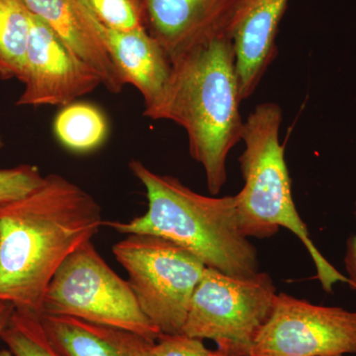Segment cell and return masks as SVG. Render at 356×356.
<instances>
[{
  "mask_svg": "<svg viewBox=\"0 0 356 356\" xmlns=\"http://www.w3.org/2000/svg\"><path fill=\"white\" fill-rule=\"evenodd\" d=\"M2 146V140H1V138H0V147Z\"/></svg>",
  "mask_w": 356,
  "mask_h": 356,
  "instance_id": "cell-23",
  "label": "cell"
},
{
  "mask_svg": "<svg viewBox=\"0 0 356 356\" xmlns=\"http://www.w3.org/2000/svg\"><path fill=\"white\" fill-rule=\"evenodd\" d=\"M129 168L146 188L147 212L128 222L103 225L125 235L165 238L227 275L248 277L259 273L257 248L238 226L235 196L201 195L177 177L154 172L137 159Z\"/></svg>",
  "mask_w": 356,
  "mask_h": 356,
  "instance_id": "cell-3",
  "label": "cell"
},
{
  "mask_svg": "<svg viewBox=\"0 0 356 356\" xmlns=\"http://www.w3.org/2000/svg\"><path fill=\"white\" fill-rule=\"evenodd\" d=\"M356 355V312L276 295L250 356Z\"/></svg>",
  "mask_w": 356,
  "mask_h": 356,
  "instance_id": "cell-8",
  "label": "cell"
},
{
  "mask_svg": "<svg viewBox=\"0 0 356 356\" xmlns=\"http://www.w3.org/2000/svg\"><path fill=\"white\" fill-rule=\"evenodd\" d=\"M102 24L120 31L147 29L140 0H79Z\"/></svg>",
  "mask_w": 356,
  "mask_h": 356,
  "instance_id": "cell-18",
  "label": "cell"
},
{
  "mask_svg": "<svg viewBox=\"0 0 356 356\" xmlns=\"http://www.w3.org/2000/svg\"><path fill=\"white\" fill-rule=\"evenodd\" d=\"M102 225L93 196L57 173L1 206L0 301L39 315L54 274Z\"/></svg>",
  "mask_w": 356,
  "mask_h": 356,
  "instance_id": "cell-1",
  "label": "cell"
},
{
  "mask_svg": "<svg viewBox=\"0 0 356 356\" xmlns=\"http://www.w3.org/2000/svg\"><path fill=\"white\" fill-rule=\"evenodd\" d=\"M145 25L170 60L219 37H232L243 0H140Z\"/></svg>",
  "mask_w": 356,
  "mask_h": 356,
  "instance_id": "cell-10",
  "label": "cell"
},
{
  "mask_svg": "<svg viewBox=\"0 0 356 356\" xmlns=\"http://www.w3.org/2000/svg\"><path fill=\"white\" fill-rule=\"evenodd\" d=\"M19 81L25 88L16 105L34 107L67 106L102 84L100 77L33 14Z\"/></svg>",
  "mask_w": 356,
  "mask_h": 356,
  "instance_id": "cell-9",
  "label": "cell"
},
{
  "mask_svg": "<svg viewBox=\"0 0 356 356\" xmlns=\"http://www.w3.org/2000/svg\"><path fill=\"white\" fill-rule=\"evenodd\" d=\"M281 123L282 110L273 102L257 105L243 122L245 149L238 161L245 185L235 196L238 226L247 238H271L281 227L289 229L311 255L323 289L332 293L334 284H348V280L321 254L296 209Z\"/></svg>",
  "mask_w": 356,
  "mask_h": 356,
  "instance_id": "cell-4",
  "label": "cell"
},
{
  "mask_svg": "<svg viewBox=\"0 0 356 356\" xmlns=\"http://www.w3.org/2000/svg\"><path fill=\"white\" fill-rule=\"evenodd\" d=\"M43 178L36 165H20L0 170V207L34 191Z\"/></svg>",
  "mask_w": 356,
  "mask_h": 356,
  "instance_id": "cell-19",
  "label": "cell"
},
{
  "mask_svg": "<svg viewBox=\"0 0 356 356\" xmlns=\"http://www.w3.org/2000/svg\"><path fill=\"white\" fill-rule=\"evenodd\" d=\"M288 1L243 0L232 29L242 100L254 95L277 57L276 37Z\"/></svg>",
  "mask_w": 356,
  "mask_h": 356,
  "instance_id": "cell-12",
  "label": "cell"
},
{
  "mask_svg": "<svg viewBox=\"0 0 356 356\" xmlns=\"http://www.w3.org/2000/svg\"><path fill=\"white\" fill-rule=\"evenodd\" d=\"M83 7L122 81L125 86H135L143 96L144 116L149 118L165 95L172 76V60L147 29L135 31L112 29L102 24Z\"/></svg>",
  "mask_w": 356,
  "mask_h": 356,
  "instance_id": "cell-11",
  "label": "cell"
},
{
  "mask_svg": "<svg viewBox=\"0 0 356 356\" xmlns=\"http://www.w3.org/2000/svg\"><path fill=\"white\" fill-rule=\"evenodd\" d=\"M172 65L163 102L149 119L184 129L189 153L202 165L208 191L218 195L227 181V158L242 140L245 122L233 40H210L180 54Z\"/></svg>",
  "mask_w": 356,
  "mask_h": 356,
  "instance_id": "cell-2",
  "label": "cell"
},
{
  "mask_svg": "<svg viewBox=\"0 0 356 356\" xmlns=\"http://www.w3.org/2000/svg\"><path fill=\"white\" fill-rule=\"evenodd\" d=\"M40 314L119 327L154 341L161 334L140 309L128 281L106 264L91 240L70 254L54 274Z\"/></svg>",
  "mask_w": 356,
  "mask_h": 356,
  "instance_id": "cell-5",
  "label": "cell"
},
{
  "mask_svg": "<svg viewBox=\"0 0 356 356\" xmlns=\"http://www.w3.org/2000/svg\"><path fill=\"white\" fill-rule=\"evenodd\" d=\"M54 132L70 151L88 153L104 143L108 135V122L95 105L76 102L58 112L54 122Z\"/></svg>",
  "mask_w": 356,
  "mask_h": 356,
  "instance_id": "cell-15",
  "label": "cell"
},
{
  "mask_svg": "<svg viewBox=\"0 0 356 356\" xmlns=\"http://www.w3.org/2000/svg\"><path fill=\"white\" fill-rule=\"evenodd\" d=\"M154 356H225L221 351L210 350L202 339L185 334H161L154 346Z\"/></svg>",
  "mask_w": 356,
  "mask_h": 356,
  "instance_id": "cell-20",
  "label": "cell"
},
{
  "mask_svg": "<svg viewBox=\"0 0 356 356\" xmlns=\"http://www.w3.org/2000/svg\"><path fill=\"white\" fill-rule=\"evenodd\" d=\"M1 341L14 356H62L51 346L34 312L15 309Z\"/></svg>",
  "mask_w": 356,
  "mask_h": 356,
  "instance_id": "cell-17",
  "label": "cell"
},
{
  "mask_svg": "<svg viewBox=\"0 0 356 356\" xmlns=\"http://www.w3.org/2000/svg\"><path fill=\"white\" fill-rule=\"evenodd\" d=\"M355 216L356 219V200L355 204ZM344 266L348 285L356 291V234L350 235L346 241V254H344Z\"/></svg>",
  "mask_w": 356,
  "mask_h": 356,
  "instance_id": "cell-21",
  "label": "cell"
},
{
  "mask_svg": "<svg viewBox=\"0 0 356 356\" xmlns=\"http://www.w3.org/2000/svg\"><path fill=\"white\" fill-rule=\"evenodd\" d=\"M32 13L23 0H0V77L19 79L31 32Z\"/></svg>",
  "mask_w": 356,
  "mask_h": 356,
  "instance_id": "cell-16",
  "label": "cell"
},
{
  "mask_svg": "<svg viewBox=\"0 0 356 356\" xmlns=\"http://www.w3.org/2000/svg\"><path fill=\"white\" fill-rule=\"evenodd\" d=\"M337 356H343V355H337Z\"/></svg>",
  "mask_w": 356,
  "mask_h": 356,
  "instance_id": "cell-24",
  "label": "cell"
},
{
  "mask_svg": "<svg viewBox=\"0 0 356 356\" xmlns=\"http://www.w3.org/2000/svg\"><path fill=\"white\" fill-rule=\"evenodd\" d=\"M277 295L266 273L248 277L206 267L194 290L182 334L212 339L225 356H250Z\"/></svg>",
  "mask_w": 356,
  "mask_h": 356,
  "instance_id": "cell-7",
  "label": "cell"
},
{
  "mask_svg": "<svg viewBox=\"0 0 356 356\" xmlns=\"http://www.w3.org/2000/svg\"><path fill=\"white\" fill-rule=\"evenodd\" d=\"M39 318L62 356H154L156 341L127 330L70 316L40 314Z\"/></svg>",
  "mask_w": 356,
  "mask_h": 356,
  "instance_id": "cell-14",
  "label": "cell"
},
{
  "mask_svg": "<svg viewBox=\"0 0 356 356\" xmlns=\"http://www.w3.org/2000/svg\"><path fill=\"white\" fill-rule=\"evenodd\" d=\"M23 1L33 15L58 35L74 57L100 77L107 90L114 95L121 92L125 84L79 0Z\"/></svg>",
  "mask_w": 356,
  "mask_h": 356,
  "instance_id": "cell-13",
  "label": "cell"
},
{
  "mask_svg": "<svg viewBox=\"0 0 356 356\" xmlns=\"http://www.w3.org/2000/svg\"><path fill=\"white\" fill-rule=\"evenodd\" d=\"M14 311H15V307L13 304L0 301V339H1L2 332L8 325Z\"/></svg>",
  "mask_w": 356,
  "mask_h": 356,
  "instance_id": "cell-22",
  "label": "cell"
},
{
  "mask_svg": "<svg viewBox=\"0 0 356 356\" xmlns=\"http://www.w3.org/2000/svg\"><path fill=\"white\" fill-rule=\"evenodd\" d=\"M147 318L161 334H180L206 266L165 238L132 234L113 247Z\"/></svg>",
  "mask_w": 356,
  "mask_h": 356,
  "instance_id": "cell-6",
  "label": "cell"
}]
</instances>
